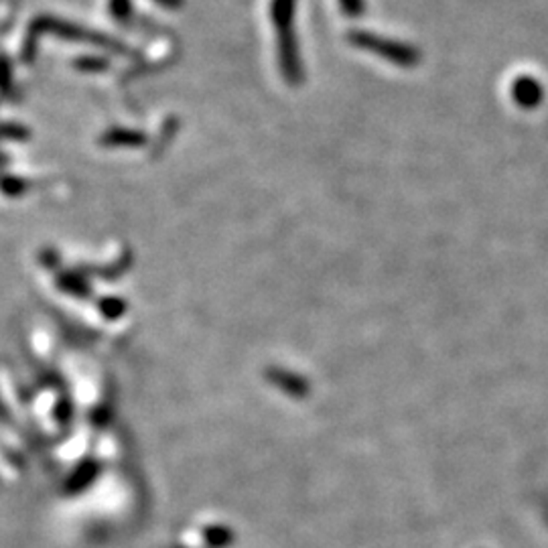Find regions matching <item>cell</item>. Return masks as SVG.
<instances>
[{"label":"cell","instance_id":"6da1fadb","mask_svg":"<svg viewBox=\"0 0 548 548\" xmlns=\"http://www.w3.org/2000/svg\"><path fill=\"white\" fill-rule=\"evenodd\" d=\"M39 33H51V35H59L64 39L70 41H82V43H92V45H100L106 49H114V51H124V47L116 43L114 39H108L100 33H93L88 29H82L78 24L65 23V21H57L54 16H43V19H37L33 23V27L27 35V49H24V57L31 59L33 54H35V43Z\"/></svg>","mask_w":548,"mask_h":548},{"label":"cell","instance_id":"7a4b0ae2","mask_svg":"<svg viewBox=\"0 0 548 548\" xmlns=\"http://www.w3.org/2000/svg\"><path fill=\"white\" fill-rule=\"evenodd\" d=\"M293 15H295V0H272V19L277 23L282 70H285L287 78L297 80L298 54H297V43L293 33Z\"/></svg>","mask_w":548,"mask_h":548},{"label":"cell","instance_id":"3957f363","mask_svg":"<svg viewBox=\"0 0 548 548\" xmlns=\"http://www.w3.org/2000/svg\"><path fill=\"white\" fill-rule=\"evenodd\" d=\"M349 39H352L354 45L367 49V51H374V54L382 55L384 59H390V62L398 64V65L416 64V54L406 45H398V43L370 35V33H354Z\"/></svg>","mask_w":548,"mask_h":548},{"label":"cell","instance_id":"277c9868","mask_svg":"<svg viewBox=\"0 0 548 548\" xmlns=\"http://www.w3.org/2000/svg\"><path fill=\"white\" fill-rule=\"evenodd\" d=\"M110 11L118 21H126L131 16V0H110Z\"/></svg>","mask_w":548,"mask_h":548},{"label":"cell","instance_id":"5b68a950","mask_svg":"<svg viewBox=\"0 0 548 548\" xmlns=\"http://www.w3.org/2000/svg\"><path fill=\"white\" fill-rule=\"evenodd\" d=\"M344 13L349 16H359L364 13V0H339Z\"/></svg>","mask_w":548,"mask_h":548},{"label":"cell","instance_id":"8992f818","mask_svg":"<svg viewBox=\"0 0 548 548\" xmlns=\"http://www.w3.org/2000/svg\"><path fill=\"white\" fill-rule=\"evenodd\" d=\"M155 3H159L161 6H165V8H171V11H177V8H181L183 0H155Z\"/></svg>","mask_w":548,"mask_h":548}]
</instances>
